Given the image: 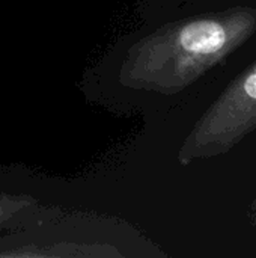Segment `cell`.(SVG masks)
<instances>
[{
    "label": "cell",
    "instance_id": "cell-1",
    "mask_svg": "<svg viewBox=\"0 0 256 258\" xmlns=\"http://www.w3.org/2000/svg\"><path fill=\"white\" fill-rule=\"evenodd\" d=\"M256 32V9L234 6L169 23L134 42L121 63L125 88L174 95L225 60Z\"/></svg>",
    "mask_w": 256,
    "mask_h": 258
},
{
    "label": "cell",
    "instance_id": "cell-2",
    "mask_svg": "<svg viewBox=\"0 0 256 258\" xmlns=\"http://www.w3.org/2000/svg\"><path fill=\"white\" fill-rule=\"evenodd\" d=\"M256 128V60L241 71L196 121L178 151L183 166L229 153Z\"/></svg>",
    "mask_w": 256,
    "mask_h": 258
},
{
    "label": "cell",
    "instance_id": "cell-3",
    "mask_svg": "<svg viewBox=\"0 0 256 258\" xmlns=\"http://www.w3.org/2000/svg\"><path fill=\"white\" fill-rule=\"evenodd\" d=\"M36 204L32 195L24 194H0V227L11 222L18 215L27 212Z\"/></svg>",
    "mask_w": 256,
    "mask_h": 258
}]
</instances>
